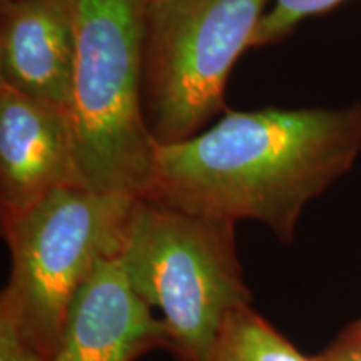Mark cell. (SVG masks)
I'll use <instances>...</instances> for the list:
<instances>
[{"label": "cell", "mask_w": 361, "mask_h": 361, "mask_svg": "<svg viewBox=\"0 0 361 361\" xmlns=\"http://www.w3.org/2000/svg\"><path fill=\"white\" fill-rule=\"evenodd\" d=\"M269 0H147L142 35V104L159 146L184 142L226 112L231 69Z\"/></svg>", "instance_id": "5b68a950"}, {"label": "cell", "mask_w": 361, "mask_h": 361, "mask_svg": "<svg viewBox=\"0 0 361 361\" xmlns=\"http://www.w3.org/2000/svg\"><path fill=\"white\" fill-rule=\"evenodd\" d=\"M16 2H22V0H0V6H6V4H16Z\"/></svg>", "instance_id": "4fadbf2b"}, {"label": "cell", "mask_w": 361, "mask_h": 361, "mask_svg": "<svg viewBox=\"0 0 361 361\" xmlns=\"http://www.w3.org/2000/svg\"><path fill=\"white\" fill-rule=\"evenodd\" d=\"M0 361H42L6 319H0Z\"/></svg>", "instance_id": "7c38bea8"}, {"label": "cell", "mask_w": 361, "mask_h": 361, "mask_svg": "<svg viewBox=\"0 0 361 361\" xmlns=\"http://www.w3.org/2000/svg\"><path fill=\"white\" fill-rule=\"evenodd\" d=\"M207 361H316V356L301 353L250 305L228 316Z\"/></svg>", "instance_id": "9c48e42d"}, {"label": "cell", "mask_w": 361, "mask_h": 361, "mask_svg": "<svg viewBox=\"0 0 361 361\" xmlns=\"http://www.w3.org/2000/svg\"><path fill=\"white\" fill-rule=\"evenodd\" d=\"M234 226L134 202L119 258L135 295L161 311L174 361H207L228 316L251 305Z\"/></svg>", "instance_id": "3957f363"}, {"label": "cell", "mask_w": 361, "mask_h": 361, "mask_svg": "<svg viewBox=\"0 0 361 361\" xmlns=\"http://www.w3.org/2000/svg\"><path fill=\"white\" fill-rule=\"evenodd\" d=\"M360 152L361 102L226 111L188 141L157 144L144 200L231 223L258 221L291 245L305 206L348 173Z\"/></svg>", "instance_id": "6da1fadb"}, {"label": "cell", "mask_w": 361, "mask_h": 361, "mask_svg": "<svg viewBox=\"0 0 361 361\" xmlns=\"http://www.w3.org/2000/svg\"><path fill=\"white\" fill-rule=\"evenodd\" d=\"M343 0H273L266 8L252 37L251 49L276 44L293 34L300 22L311 16L333 11Z\"/></svg>", "instance_id": "30bf717a"}, {"label": "cell", "mask_w": 361, "mask_h": 361, "mask_svg": "<svg viewBox=\"0 0 361 361\" xmlns=\"http://www.w3.org/2000/svg\"><path fill=\"white\" fill-rule=\"evenodd\" d=\"M316 361H361V318L343 331L316 355Z\"/></svg>", "instance_id": "8fae6325"}, {"label": "cell", "mask_w": 361, "mask_h": 361, "mask_svg": "<svg viewBox=\"0 0 361 361\" xmlns=\"http://www.w3.org/2000/svg\"><path fill=\"white\" fill-rule=\"evenodd\" d=\"M137 197L90 188L57 189L17 214L2 216L11 276L0 319L42 361L56 351L75 293L101 259L123 251Z\"/></svg>", "instance_id": "277c9868"}, {"label": "cell", "mask_w": 361, "mask_h": 361, "mask_svg": "<svg viewBox=\"0 0 361 361\" xmlns=\"http://www.w3.org/2000/svg\"><path fill=\"white\" fill-rule=\"evenodd\" d=\"M147 0H72L75 66L69 116L85 184L146 197L156 147L142 104Z\"/></svg>", "instance_id": "7a4b0ae2"}, {"label": "cell", "mask_w": 361, "mask_h": 361, "mask_svg": "<svg viewBox=\"0 0 361 361\" xmlns=\"http://www.w3.org/2000/svg\"><path fill=\"white\" fill-rule=\"evenodd\" d=\"M66 188H89L69 111L0 84V213L17 214Z\"/></svg>", "instance_id": "8992f818"}, {"label": "cell", "mask_w": 361, "mask_h": 361, "mask_svg": "<svg viewBox=\"0 0 361 361\" xmlns=\"http://www.w3.org/2000/svg\"><path fill=\"white\" fill-rule=\"evenodd\" d=\"M159 348L169 350L168 329L114 256L99 261L75 293L49 361H135Z\"/></svg>", "instance_id": "52a82bcc"}, {"label": "cell", "mask_w": 361, "mask_h": 361, "mask_svg": "<svg viewBox=\"0 0 361 361\" xmlns=\"http://www.w3.org/2000/svg\"><path fill=\"white\" fill-rule=\"evenodd\" d=\"M74 66L72 0L0 6V84L69 111Z\"/></svg>", "instance_id": "ba28073f"}]
</instances>
